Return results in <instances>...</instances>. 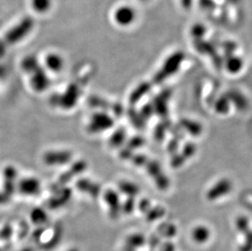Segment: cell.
<instances>
[{
  "instance_id": "6",
  "label": "cell",
  "mask_w": 252,
  "mask_h": 251,
  "mask_svg": "<svg viewBox=\"0 0 252 251\" xmlns=\"http://www.w3.org/2000/svg\"><path fill=\"white\" fill-rule=\"evenodd\" d=\"M68 251H79L78 249H71L69 250Z\"/></svg>"
},
{
  "instance_id": "1",
  "label": "cell",
  "mask_w": 252,
  "mask_h": 251,
  "mask_svg": "<svg viewBox=\"0 0 252 251\" xmlns=\"http://www.w3.org/2000/svg\"><path fill=\"white\" fill-rule=\"evenodd\" d=\"M34 21L32 17H25L6 34V40L9 44H16L26 37L34 28Z\"/></svg>"
},
{
  "instance_id": "5",
  "label": "cell",
  "mask_w": 252,
  "mask_h": 251,
  "mask_svg": "<svg viewBox=\"0 0 252 251\" xmlns=\"http://www.w3.org/2000/svg\"><path fill=\"white\" fill-rule=\"evenodd\" d=\"M63 60L58 54L50 53L46 57V65L52 70H59L61 69Z\"/></svg>"
},
{
  "instance_id": "7",
  "label": "cell",
  "mask_w": 252,
  "mask_h": 251,
  "mask_svg": "<svg viewBox=\"0 0 252 251\" xmlns=\"http://www.w3.org/2000/svg\"><path fill=\"white\" fill-rule=\"evenodd\" d=\"M141 1H143V2H148L150 0H141Z\"/></svg>"
},
{
  "instance_id": "2",
  "label": "cell",
  "mask_w": 252,
  "mask_h": 251,
  "mask_svg": "<svg viewBox=\"0 0 252 251\" xmlns=\"http://www.w3.org/2000/svg\"><path fill=\"white\" fill-rule=\"evenodd\" d=\"M113 18L119 26L128 27L136 22L137 13L131 5H121L114 10Z\"/></svg>"
},
{
  "instance_id": "3",
  "label": "cell",
  "mask_w": 252,
  "mask_h": 251,
  "mask_svg": "<svg viewBox=\"0 0 252 251\" xmlns=\"http://www.w3.org/2000/svg\"><path fill=\"white\" fill-rule=\"evenodd\" d=\"M191 238L196 244H205L211 238V230L204 225H199L192 230Z\"/></svg>"
},
{
  "instance_id": "4",
  "label": "cell",
  "mask_w": 252,
  "mask_h": 251,
  "mask_svg": "<svg viewBox=\"0 0 252 251\" xmlns=\"http://www.w3.org/2000/svg\"><path fill=\"white\" fill-rule=\"evenodd\" d=\"M32 9L39 14H45L51 10L52 0H31Z\"/></svg>"
}]
</instances>
